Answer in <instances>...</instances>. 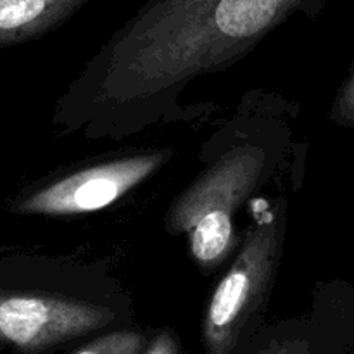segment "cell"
I'll return each instance as SVG.
<instances>
[{"label": "cell", "instance_id": "cell-9", "mask_svg": "<svg viewBox=\"0 0 354 354\" xmlns=\"http://www.w3.org/2000/svg\"><path fill=\"white\" fill-rule=\"evenodd\" d=\"M142 354H183L178 335L169 327L156 332L149 341V346Z\"/></svg>", "mask_w": 354, "mask_h": 354}, {"label": "cell", "instance_id": "cell-1", "mask_svg": "<svg viewBox=\"0 0 354 354\" xmlns=\"http://www.w3.org/2000/svg\"><path fill=\"white\" fill-rule=\"evenodd\" d=\"M320 0H149L113 38L100 73L111 107L156 95L234 61Z\"/></svg>", "mask_w": 354, "mask_h": 354}, {"label": "cell", "instance_id": "cell-8", "mask_svg": "<svg viewBox=\"0 0 354 354\" xmlns=\"http://www.w3.org/2000/svg\"><path fill=\"white\" fill-rule=\"evenodd\" d=\"M151 339L135 328H109L68 354H142Z\"/></svg>", "mask_w": 354, "mask_h": 354}, {"label": "cell", "instance_id": "cell-6", "mask_svg": "<svg viewBox=\"0 0 354 354\" xmlns=\"http://www.w3.org/2000/svg\"><path fill=\"white\" fill-rule=\"evenodd\" d=\"M86 0H0V47L47 33Z\"/></svg>", "mask_w": 354, "mask_h": 354}, {"label": "cell", "instance_id": "cell-3", "mask_svg": "<svg viewBox=\"0 0 354 354\" xmlns=\"http://www.w3.org/2000/svg\"><path fill=\"white\" fill-rule=\"evenodd\" d=\"M121 308L0 280V348L50 354L124 322Z\"/></svg>", "mask_w": 354, "mask_h": 354}, {"label": "cell", "instance_id": "cell-2", "mask_svg": "<svg viewBox=\"0 0 354 354\" xmlns=\"http://www.w3.org/2000/svg\"><path fill=\"white\" fill-rule=\"evenodd\" d=\"M263 165V152L258 149H234L197 178L169 209V232L189 237L190 252L203 268H214L232 252V218L254 190Z\"/></svg>", "mask_w": 354, "mask_h": 354}, {"label": "cell", "instance_id": "cell-4", "mask_svg": "<svg viewBox=\"0 0 354 354\" xmlns=\"http://www.w3.org/2000/svg\"><path fill=\"white\" fill-rule=\"evenodd\" d=\"M280 241V223L273 214L249 228L241 252L204 311V354H230L256 330L279 263Z\"/></svg>", "mask_w": 354, "mask_h": 354}, {"label": "cell", "instance_id": "cell-10", "mask_svg": "<svg viewBox=\"0 0 354 354\" xmlns=\"http://www.w3.org/2000/svg\"><path fill=\"white\" fill-rule=\"evenodd\" d=\"M335 116L342 123L354 124V71L335 100Z\"/></svg>", "mask_w": 354, "mask_h": 354}, {"label": "cell", "instance_id": "cell-7", "mask_svg": "<svg viewBox=\"0 0 354 354\" xmlns=\"http://www.w3.org/2000/svg\"><path fill=\"white\" fill-rule=\"evenodd\" d=\"M230 354H354V341L335 337L311 325H287L254 330Z\"/></svg>", "mask_w": 354, "mask_h": 354}, {"label": "cell", "instance_id": "cell-5", "mask_svg": "<svg viewBox=\"0 0 354 354\" xmlns=\"http://www.w3.org/2000/svg\"><path fill=\"white\" fill-rule=\"evenodd\" d=\"M165 161V154L116 159L71 173L30 194L12 206L19 214L71 216L111 206L151 176Z\"/></svg>", "mask_w": 354, "mask_h": 354}]
</instances>
